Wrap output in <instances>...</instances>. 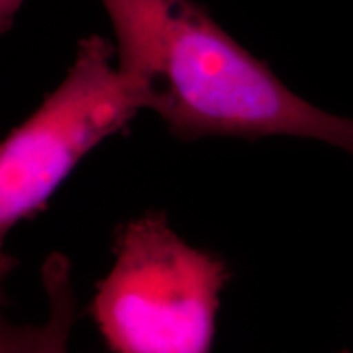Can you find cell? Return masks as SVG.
I'll use <instances>...</instances> for the list:
<instances>
[{
  "mask_svg": "<svg viewBox=\"0 0 353 353\" xmlns=\"http://www.w3.org/2000/svg\"><path fill=\"white\" fill-rule=\"evenodd\" d=\"M118 69L179 139H317L353 156V120L291 92L195 0H101Z\"/></svg>",
  "mask_w": 353,
  "mask_h": 353,
  "instance_id": "cell-1",
  "label": "cell"
},
{
  "mask_svg": "<svg viewBox=\"0 0 353 353\" xmlns=\"http://www.w3.org/2000/svg\"><path fill=\"white\" fill-rule=\"evenodd\" d=\"M88 314L112 353H210L226 263L180 239L164 213L126 223Z\"/></svg>",
  "mask_w": 353,
  "mask_h": 353,
  "instance_id": "cell-2",
  "label": "cell"
},
{
  "mask_svg": "<svg viewBox=\"0 0 353 353\" xmlns=\"http://www.w3.org/2000/svg\"><path fill=\"white\" fill-rule=\"evenodd\" d=\"M117 46L81 39L68 76L0 145V237L46 208L79 162L145 108L138 87L113 65Z\"/></svg>",
  "mask_w": 353,
  "mask_h": 353,
  "instance_id": "cell-3",
  "label": "cell"
},
{
  "mask_svg": "<svg viewBox=\"0 0 353 353\" xmlns=\"http://www.w3.org/2000/svg\"><path fill=\"white\" fill-rule=\"evenodd\" d=\"M41 275L50 307L48 321L38 327H19L3 319L0 353H68L76 312L69 259L59 252L51 254L43 265Z\"/></svg>",
  "mask_w": 353,
  "mask_h": 353,
  "instance_id": "cell-4",
  "label": "cell"
},
{
  "mask_svg": "<svg viewBox=\"0 0 353 353\" xmlns=\"http://www.w3.org/2000/svg\"><path fill=\"white\" fill-rule=\"evenodd\" d=\"M23 2L25 0H0V32L7 33L12 28Z\"/></svg>",
  "mask_w": 353,
  "mask_h": 353,
  "instance_id": "cell-5",
  "label": "cell"
},
{
  "mask_svg": "<svg viewBox=\"0 0 353 353\" xmlns=\"http://www.w3.org/2000/svg\"><path fill=\"white\" fill-rule=\"evenodd\" d=\"M341 353H350V352H341Z\"/></svg>",
  "mask_w": 353,
  "mask_h": 353,
  "instance_id": "cell-6",
  "label": "cell"
}]
</instances>
